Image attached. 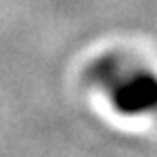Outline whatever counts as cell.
<instances>
[{"instance_id": "1", "label": "cell", "mask_w": 157, "mask_h": 157, "mask_svg": "<svg viewBox=\"0 0 157 157\" xmlns=\"http://www.w3.org/2000/svg\"><path fill=\"white\" fill-rule=\"evenodd\" d=\"M87 83L124 118L157 113V72L120 52L96 57L87 66Z\"/></svg>"}]
</instances>
